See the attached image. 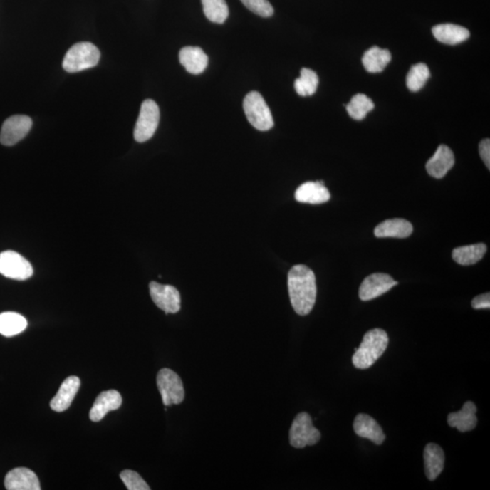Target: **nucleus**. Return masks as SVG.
<instances>
[{"label": "nucleus", "instance_id": "1", "mask_svg": "<svg viewBox=\"0 0 490 490\" xmlns=\"http://www.w3.org/2000/svg\"><path fill=\"white\" fill-rule=\"evenodd\" d=\"M288 290L291 306L299 316L312 312L317 296L316 278L309 267L299 264L288 273Z\"/></svg>", "mask_w": 490, "mask_h": 490}, {"label": "nucleus", "instance_id": "2", "mask_svg": "<svg viewBox=\"0 0 490 490\" xmlns=\"http://www.w3.org/2000/svg\"><path fill=\"white\" fill-rule=\"evenodd\" d=\"M389 344L388 334L382 329L369 330L363 337L362 343L355 349L353 356L354 367L367 370L385 353Z\"/></svg>", "mask_w": 490, "mask_h": 490}, {"label": "nucleus", "instance_id": "3", "mask_svg": "<svg viewBox=\"0 0 490 490\" xmlns=\"http://www.w3.org/2000/svg\"><path fill=\"white\" fill-rule=\"evenodd\" d=\"M100 51L89 42L78 43L72 46L63 61V68L69 73H75L92 68L98 64Z\"/></svg>", "mask_w": 490, "mask_h": 490}, {"label": "nucleus", "instance_id": "4", "mask_svg": "<svg viewBox=\"0 0 490 490\" xmlns=\"http://www.w3.org/2000/svg\"><path fill=\"white\" fill-rule=\"evenodd\" d=\"M244 110L248 121L257 130L268 131L273 127V115L260 93L251 91L245 97Z\"/></svg>", "mask_w": 490, "mask_h": 490}, {"label": "nucleus", "instance_id": "5", "mask_svg": "<svg viewBox=\"0 0 490 490\" xmlns=\"http://www.w3.org/2000/svg\"><path fill=\"white\" fill-rule=\"evenodd\" d=\"M320 439V433L313 426V419L309 414H298L291 424L290 429V443L296 449H303L307 446L317 444Z\"/></svg>", "mask_w": 490, "mask_h": 490}, {"label": "nucleus", "instance_id": "6", "mask_svg": "<svg viewBox=\"0 0 490 490\" xmlns=\"http://www.w3.org/2000/svg\"><path fill=\"white\" fill-rule=\"evenodd\" d=\"M160 120V110L157 103L147 99L141 105L140 114L135 124L134 137L138 143H144L153 137Z\"/></svg>", "mask_w": 490, "mask_h": 490}, {"label": "nucleus", "instance_id": "7", "mask_svg": "<svg viewBox=\"0 0 490 490\" xmlns=\"http://www.w3.org/2000/svg\"><path fill=\"white\" fill-rule=\"evenodd\" d=\"M157 388L165 406L177 405L183 402L184 389L177 373L170 369H162L157 374Z\"/></svg>", "mask_w": 490, "mask_h": 490}, {"label": "nucleus", "instance_id": "8", "mask_svg": "<svg viewBox=\"0 0 490 490\" xmlns=\"http://www.w3.org/2000/svg\"><path fill=\"white\" fill-rule=\"evenodd\" d=\"M33 267L26 258L14 251L0 254V273L9 279L25 281L33 276Z\"/></svg>", "mask_w": 490, "mask_h": 490}, {"label": "nucleus", "instance_id": "9", "mask_svg": "<svg viewBox=\"0 0 490 490\" xmlns=\"http://www.w3.org/2000/svg\"><path fill=\"white\" fill-rule=\"evenodd\" d=\"M32 127V120L26 115H13L6 119L0 132V143L12 147L26 137Z\"/></svg>", "mask_w": 490, "mask_h": 490}, {"label": "nucleus", "instance_id": "10", "mask_svg": "<svg viewBox=\"0 0 490 490\" xmlns=\"http://www.w3.org/2000/svg\"><path fill=\"white\" fill-rule=\"evenodd\" d=\"M150 296L155 306L165 313H177L181 309V296L177 288L151 281Z\"/></svg>", "mask_w": 490, "mask_h": 490}, {"label": "nucleus", "instance_id": "11", "mask_svg": "<svg viewBox=\"0 0 490 490\" xmlns=\"http://www.w3.org/2000/svg\"><path fill=\"white\" fill-rule=\"evenodd\" d=\"M398 283L389 274L373 273L363 281L359 290L360 299L364 301L376 299Z\"/></svg>", "mask_w": 490, "mask_h": 490}, {"label": "nucleus", "instance_id": "12", "mask_svg": "<svg viewBox=\"0 0 490 490\" xmlns=\"http://www.w3.org/2000/svg\"><path fill=\"white\" fill-rule=\"evenodd\" d=\"M455 157L452 149L439 145L433 157L427 162L426 169L430 177L442 179L454 167Z\"/></svg>", "mask_w": 490, "mask_h": 490}, {"label": "nucleus", "instance_id": "13", "mask_svg": "<svg viewBox=\"0 0 490 490\" xmlns=\"http://www.w3.org/2000/svg\"><path fill=\"white\" fill-rule=\"evenodd\" d=\"M354 432L360 438L370 439L374 444L382 445L386 439L382 427L372 417L360 413L353 423Z\"/></svg>", "mask_w": 490, "mask_h": 490}, {"label": "nucleus", "instance_id": "14", "mask_svg": "<svg viewBox=\"0 0 490 490\" xmlns=\"http://www.w3.org/2000/svg\"><path fill=\"white\" fill-rule=\"evenodd\" d=\"M5 486L9 490H41L38 476L32 470L18 468L11 470L6 474Z\"/></svg>", "mask_w": 490, "mask_h": 490}, {"label": "nucleus", "instance_id": "15", "mask_svg": "<svg viewBox=\"0 0 490 490\" xmlns=\"http://www.w3.org/2000/svg\"><path fill=\"white\" fill-rule=\"evenodd\" d=\"M296 199L299 203L320 204L330 199V194L323 181L306 182L296 192Z\"/></svg>", "mask_w": 490, "mask_h": 490}, {"label": "nucleus", "instance_id": "16", "mask_svg": "<svg viewBox=\"0 0 490 490\" xmlns=\"http://www.w3.org/2000/svg\"><path fill=\"white\" fill-rule=\"evenodd\" d=\"M122 396L117 390H107L99 394L89 413V418L94 422H100L109 412L120 408Z\"/></svg>", "mask_w": 490, "mask_h": 490}, {"label": "nucleus", "instance_id": "17", "mask_svg": "<svg viewBox=\"0 0 490 490\" xmlns=\"http://www.w3.org/2000/svg\"><path fill=\"white\" fill-rule=\"evenodd\" d=\"M80 388V380L78 377L71 376L64 380L54 398L51 407L54 412H63L71 407L73 400Z\"/></svg>", "mask_w": 490, "mask_h": 490}, {"label": "nucleus", "instance_id": "18", "mask_svg": "<svg viewBox=\"0 0 490 490\" xmlns=\"http://www.w3.org/2000/svg\"><path fill=\"white\" fill-rule=\"evenodd\" d=\"M179 61L188 73L199 75L208 66V56L198 46H185L179 53Z\"/></svg>", "mask_w": 490, "mask_h": 490}, {"label": "nucleus", "instance_id": "19", "mask_svg": "<svg viewBox=\"0 0 490 490\" xmlns=\"http://www.w3.org/2000/svg\"><path fill=\"white\" fill-rule=\"evenodd\" d=\"M476 406L474 402H468L463 405L458 412L449 413L448 423L452 428H456L460 432H470L476 428L478 423L476 418Z\"/></svg>", "mask_w": 490, "mask_h": 490}, {"label": "nucleus", "instance_id": "20", "mask_svg": "<svg viewBox=\"0 0 490 490\" xmlns=\"http://www.w3.org/2000/svg\"><path fill=\"white\" fill-rule=\"evenodd\" d=\"M445 455L435 443H429L424 449V464L427 478L435 480L444 469Z\"/></svg>", "mask_w": 490, "mask_h": 490}, {"label": "nucleus", "instance_id": "21", "mask_svg": "<svg viewBox=\"0 0 490 490\" xmlns=\"http://www.w3.org/2000/svg\"><path fill=\"white\" fill-rule=\"evenodd\" d=\"M432 34L437 41L446 45H458L469 38L468 29L455 24H439L432 28Z\"/></svg>", "mask_w": 490, "mask_h": 490}, {"label": "nucleus", "instance_id": "22", "mask_svg": "<svg viewBox=\"0 0 490 490\" xmlns=\"http://www.w3.org/2000/svg\"><path fill=\"white\" fill-rule=\"evenodd\" d=\"M412 224L409 221L395 218L382 221L374 230V234L378 238H407L412 235Z\"/></svg>", "mask_w": 490, "mask_h": 490}, {"label": "nucleus", "instance_id": "23", "mask_svg": "<svg viewBox=\"0 0 490 490\" xmlns=\"http://www.w3.org/2000/svg\"><path fill=\"white\" fill-rule=\"evenodd\" d=\"M392 61V54L388 49H382L379 46H372L364 53L363 65L370 73L382 72Z\"/></svg>", "mask_w": 490, "mask_h": 490}, {"label": "nucleus", "instance_id": "24", "mask_svg": "<svg viewBox=\"0 0 490 490\" xmlns=\"http://www.w3.org/2000/svg\"><path fill=\"white\" fill-rule=\"evenodd\" d=\"M486 253L485 244L465 245V246L455 248L452 251V258L460 266H472L481 260Z\"/></svg>", "mask_w": 490, "mask_h": 490}, {"label": "nucleus", "instance_id": "25", "mask_svg": "<svg viewBox=\"0 0 490 490\" xmlns=\"http://www.w3.org/2000/svg\"><path fill=\"white\" fill-rule=\"evenodd\" d=\"M28 326L26 318L21 314L6 312L0 313V334L12 337L24 332Z\"/></svg>", "mask_w": 490, "mask_h": 490}, {"label": "nucleus", "instance_id": "26", "mask_svg": "<svg viewBox=\"0 0 490 490\" xmlns=\"http://www.w3.org/2000/svg\"><path fill=\"white\" fill-rule=\"evenodd\" d=\"M319 85V78L316 72L309 68H303L301 75L294 82V88L301 97H310L316 92Z\"/></svg>", "mask_w": 490, "mask_h": 490}, {"label": "nucleus", "instance_id": "27", "mask_svg": "<svg viewBox=\"0 0 490 490\" xmlns=\"http://www.w3.org/2000/svg\"><path fill=\"white\" fill-rule=\"evenodd\" d=\"M205 16L211 22L223 24L229 16V9L225 0H202Z\"/></svg>", "mask_w": 490, "mask_h": 490}, {"label": "nucleus", "instance_id": "28", "mask_svg": "<svg viewBox=\"0 0 490 490\" xmlns=\"http://www.w3.org/2000/svg\"><path fill=\"white\" fill-rule=\"evenodd\" d=\"M374 108V104L370 98L366 95L357 94L354 95L352 100L346 105L348 114L355 120H363L366 118L368 113Z\"/></svg>", "mask_w": 490, "mask_h": 490}, {"label": "nucleus", "instance_id": "29", "mask_svg": "<svg viewBox=\"0 0 490 490\" xmlns=\"http://www.w3.org/2000/svg\"><path fill=\"white\" fill-rule=\"evenodd\" d=\"M429 75L430 73L428 66L424 64V63H418V64L412 66V68L410 69L408 75H407V87H408L410 91H419L426 85L427 81L429 80Z\"/></svg>", "mask_w": 490, "mask_h": 490}, {"label": "nucleus", "instance_id": "30", "mask_svg": "<svg viewBox=\"0 0 490 490\" xmlns=\"http://www.w3.org/2000/svg\"><path fill=\"white\" fill-rule=\"evenodd\" d=\"M120 478L129 490H150L147 483L133 470H124L121 472Z\"/></svg>", "mask_w": 490, "mask_h": 490}, {"label": "nucleus", "instance_id": "31", "mask_svg": "<svg viewBox=\"0 0 490 490\" xmlns=\"http://www.w3.org/2000/svg\"><path fill=\"white\" fill-rule=\"evenodd\" d=\"M249 11L263 18H269L273 14V6L268 0H241Z\"/></svg>", "mask_w": 490, "mask_h": 490}, {"label": "nucleus", "instance_id": "32", "mask_svg": "<svg viewBox=\"0 0 490 490\" xmlns=\"http://www.w3.org/2000/svg\"><path fill=\"white\" fill-rule=\"evenodd\" d=\"M479 155L481 157L483 162H484L486 167L490 168V140L489 139H484L480 142L479 144Z\"/></svg>", "mask_w": 490, "mask_h": 490}, {"label": "nucleus", "instance_id": "33", "mask_svg": "<svg viewBox=\"0 0 490 490\" xmlns=\"http://www.w3.org/2000/svg\"><path fill=\"white\" fill-rule=\"evenodd\" d=\"M471 306L474 309H489L490 308V294L484 293L479 296L473 299Z\"/></svg>", "mask_w": 490, "mask_h": 490}]
</instances>
